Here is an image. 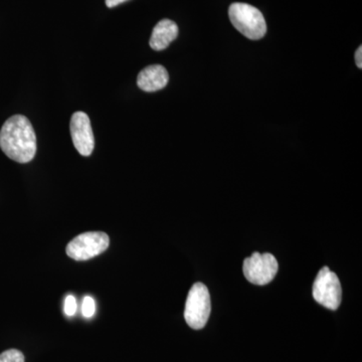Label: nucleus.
<instances>
[{
  "label": "nucleus",
  "instance_id": "obj_1",
  "mask_svg": "<svg viewBox=\"0 0 362 362\" xmlns=\"http://www.w3.org/2000/svg\"><path fill=\"white\" fill-rule=\"evenodd\" d=\"M0 148L7 157L18 163H28L37 153V136L25 116L7 119L0 130Z\"/></svg>",
  "mask_w": 362,
  "mask_h": 362
},
{
  "label": "nucleus",
  "instance_id": "obj_2",
  "mask_svg": "<svg viewBox=\"0 0 362 362\" xmlns=\"http://www.w3.org/2000/svg\"><path fill=\"white\" fill-rule=\"evenodd\" d=\"M233 25L250 40H261L267 33L263 14L256 7L247 4H233L228 8Z\"/></svg>",
  "mask_w": 362,
  "mask_h": 362
},
{
  "label": "nucleus",
  "instance_id": "obj_3",
  "mask_svg": "<svg viewBox=\"0 0 362 362\" xmlns=\"http://www.w3.org/2000/svg\"><path fill=\"white\" fill-rule=\"evenodd\" d=\"M211 295L206 285L195 283L187 295L185 319L192 329H202L211 315Z\"/></svg>",
  "mask_w": 362,
  "mask_h": 362
},
{
  "label": "nucleus",
  "instance_id": "obj_4",
  "mask_svg": "<svg viewBox=\"0 0 362 362\" xmlns=\"http://www.w3.org/2000/svg\"><path fill=\"white\" fill-rule=\"evenodd\" d=\"M109 245L110 239L107 233L88 232L71 240L66 246V252L75 261H87L106 251Z\"/></svg>",
  "mask_w": 362,
  "mask_h": 362
},
{
  "label": "nucleus",
  "instance_id": "obj_5",
  "mask_svg": "<svg viewBox=\"0 0 362 362\" xmlns=\"http://www.w3.org/2000/svg\"><path fill=\"white\" fill-rule=\"evenodd\" d=\"M314 300L330 310H337L341 303L342 288L337 274L323 267L317 274L312 290Z\"/></svg>",
  "mask_w": 362,
  "mask_h": 362
},
{
  "label": "nucleus",
  "instance_id": "obj_6",
  "mask_svg": "<svg viewBox=\"0 0 362 362\" xmlns=\"http://www.w3.org/2000/svg\"><path fill=\"white\" fill-rule=\"evenodd\" d=\"M278 261L270 252H254L251 257L245 259L243 271L250 283L264 286L269 284L277 275Z\"/></svg>",
  "mask_w": 362,
  "mask_h": 362
},
{
  "label": "nucleus",
  "instance_id": "obj_7",
  "mask_svg": "<svg viewBox=\"0 0 362 362\" xmlns=\"http://www.w3.org/2000/svg\"><path fill=\"white\" fill-rule=\"evenodd\" d=\"M70 130L74 146L83 156H90L95 147V138L89 116L84 112H76L71 119Z\"/></svg>",
  "mask_w": 362,
  "mask_h": 362
},
{
  "label": "nucleus",
  "instance_id": "obj_8",
  "mask_svg": "<svg viewBox=\"0 0 362 362\" xmlns=\"http://www.w3.org/2000/svg\"><path fill=\"white\" fill-rule=\"evenodd\" d=\"M168 80V71L163 66L151 65L140 71L137 85L144 92H156L165 88Z\"/></svg>",
  "mask_w": 362,
  "mask_h": 362
},
{
  "label": "nucleus",
  "instance_id": "obj_9",
  "mask_svg": "<svg viewBox=\"0 0 362 362\" xmlns=\"http://www.w3.org/2000/svg\"><path fill=\"white\" fill-rule=\"evenodd\" d=\"M178 26L175 21L162 20L153 28L150 37V47L154 51H163L177 37Z\"/></svg>",
  "mask_w": 362,
  "mask_h": 362
},
{
  "label": "nucleus",
  "instance_id": "obj_10",
  "mask_svg": "<svg viewBox=\"0 0 362 362\" xmlns=\"http://www.w3.org/2000/svg\"><path fill=\"white\" fill-rule=\"evenodd\" d=\"M0 362H25V356L20 350L9 349L0 354Z\"/></svg>",
  "mask_w": 362,
  "mask_h": 362
},
{
  "label": "nucleus",
  "instance_id": "obj_11",
  "mask_svg": "<svg viewBox=\"0 0 362 362\" xmlns=\"http://www.w3.org/2000/svg\"><path fill=\"white\" fill-rule=\"evenodd\" d=\"M96 313V303L92 297L86 296L82 303V314L85 318H92Z\"/></svg>",
  "mask_w": 362,
  "mask_h": 362
},
{
  "label": "nucleus",
  "instance_id": "obj_12",
  "mask_svg": "<svg viewBox=\"0 0 362 362\" xmlns=\"http://www.w3.org/2000/svg\"><path fill=\"white\" fill-rule=\"evenodd\" d=\"M77 300L73 295H68L65 299V304H64V312L66 316L71 317L75 315L77 312Z\"/></svg>",
  "mask_w": 362,
  "mask_h": 362
},
{
  "label": "nucleus",
  "instance_id": "obj_13",
  "mask_svg": "<svg viewBox=\"0 0 362 362\" xmlns=\"http://www.w3.org/2000/svg\"><path fill=\"white\" fill-rule=\"evenodd\" d=\"M356 66L362 69V47H359L356 54Z\"/></svg>",
  "mask_w": 362,
  "mask_h": 362
},
{
  "label": "nucleus",
  "instance_id": "obj_14",
  "mask_svg": "<svg viewBox=\"0 0 362 362\" xmlns=\"http://www.w3.org/2000/svg\"><path fill=\"white\" fill-rule=\"evenodd\" d=\"M126 1H128V0H106V6L112 8V7H115Z\"/></svg>",
  "mask_w": 362,
  "mask_h": 362
}]
</instances>
